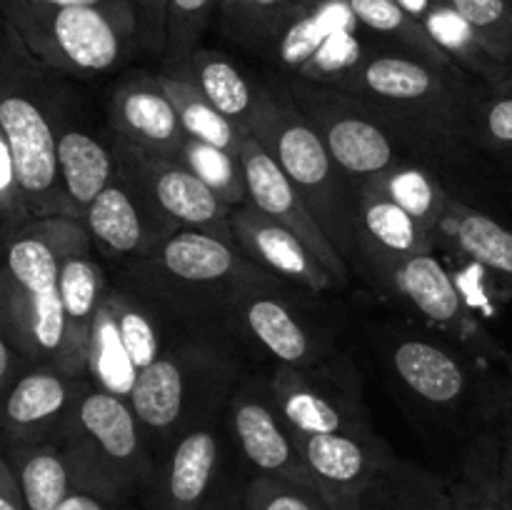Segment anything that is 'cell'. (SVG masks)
<instances>
[{
  "label": "cell",
  "instance_id": "obj_8",
  "mask_svg": "<svg viewBox=\"0 0 512 510\" xmlns=\"http://www.w3.org/2000/svg\"><path fill=\"white\" fill-rule=\"evenodd\" d=\"M0 10L35 58L55 73L93 78L123 63L140 45L133 0L73 8L0 0Z\"/></svg>",
  "mask_w": 512,
  "mask_h": 510
},
{
  "label": "cell",
  "instance_id": "obj_19",
  "mask_svg": "<svg viewBox=\"0 0 512 510\" xmlns=\"http://www.w3.org/2000/svg\"><path fill=\"white\" fill-rule=\"evenodd\" d=\"M108 120L115 140L145 153L178 158L188 140L158 75L138 73L125 78L110 95Z\"/></svg>",
  "mask_w": 512,
  "mask_h": 510
},
{
  "label": "cell",
  "instance_id": "obj_51",
  "mask_svg": "<svg viewBox=\"0 0 512 510\" xmlns=\"http://www.w3.org/2000/svg\"><path fill=\"white\" fill-rule=\"evenodd\" d=\"M28 3L48 5V8H73V5H115L123 0H28Z\"/></svg>",
  "mask_w": 512,
  "mask_h": 510
},
{
  "label": "cell",
  "instance_id": "obj_12",
  "mask_svg": "<svg viewBox=\"0 0 512 510\" xmlns=\"http://www.w3.org/2000/svg\"><path fill=\"white\" fill-rule=\"evenodd\" d=\"M275 403L295 433L328 435L370 430L363 383L348 358L333 355L318 365H278L270 375Z\"/></svg>",
  "mask_w": 512,
  "mask_h": 510
},
{
  "label": "cell",
  "instance_id": "obj_25",
  "mask_svg": "<svg viewBox=\"0 0 512 510\" xmlns=\"http://www.w3.org/2000/svg\"><path fill=\"white\" fill-rule=\"evenodd\" d=\"M435 240L493 273L512 293V230L450 195Z\"/></svg>",
  "mask_w": 512,
  "mask_h": 510
},
{
  "label": "cell",
  "instance_id": "obj_13",
  "mask_svg": "<svg viewBox=\"0 0 512 510\" xmlns=\"http://www.w3.org/2000/svg\"><path fill=\"white\" fill-rule=\"evenodd\" d=\"M113 143L118 153V175L170 230L195 228L235 240V208L223 203L188 165L178 158L130 148L115 138Z\"/></svg>",
  "mask_w": 512,
  "mask_h": 510
},
{
  "label": "cell",
  "instance_id": "obj_37",
  "mask_svg": "<svg viewBox=\"0 0 512 510\" xmlns=\"http://www.w3.org/2000/svg\"><path fill=\"white\" fill-rule=\"evenodd\" d=\"M298 3L300 0H220V25L240 45L265 55Z\"/></svg>",
  "mask_w": 512,
  "mask_h": 510
},
{
  "label": "cell",
  "instance_id": "obj_46",
  "mask_svg": "<svg viewBox=\"0 0 512 510\" xmlns=\"http://www.w3.org/2000/svg\"><path fill=\"white\" fill-rule=\"evenodd\" d=\"M33 368H35L33 360L25 358L13 343L0 338V393L3 395L8 393V390Z\"/></svg>",
  "mask_w": 512,
  "mask_h": 510
},
{
  "label": "cell",
  "instance_id": "obj_5",
  "mask_svg": "<svg viewBox=\"0 0 512 510\" xmlns=\"http://www.w3.org/2000/svg\"><path fill=\"white\" fill-rule=\"evenodd\" d=\"M338 88L358 95L390 130L400 128L413 138L430 140L453 138L465 130L473 100L463 83V70L385 43L370 48Z\"/></svg>",
  "mask_w": 512,
  "mask_h": 510
},
{
  "label": "cell",
  "instance_id": "obj_9",
  "mask_svg": "<svg viewBox=\"0 0 512 510\" xmlns=\"http://www.w3.org/2000/svg\"><path fill=\"white\" fill-rule=\"evenodd\" d=\"M248 480L225 410L193 425L155 458L138 503L145 510H243Z\"/></svg>",
  "mask_w": 512,
  "mask_h": 510
},
{
  "label": "cell",
  "instance_id": "obj_22",
  "mask_svg": "<svg viewBox=\"0 0 512 510\" xmlns=\"http://www.w3.org/2000/svg\"><path fill=\"white\" fill-rule=\"evenodd\" d=\"M83 225L95 248L123 263L143 258L173 233L120 175L93 200Z\"/></svg>",
  "mask_w": 512,
  "mask_h": 510
},
{
  "label": "cell",
  "instance_id": "obj_34",
  "mask_svg": "<svg viewBox=\"0 0 512 510\" xmlns=\"http://www.w3.org/2000/svg\"><path fill=\"white\" fill-rule=\"evenodd\" d=\"M348 3L355 18H358V23L363 25V30L373 33L375 38L383 40L385 45L410 50V53L423 55V58L435 60V63L458 68V65L435 45V40L430 38L425 25L420 23V20H415L408 10L400 8L395 0H348Z\"/></svg>",
  "mask_w": 512,
  "mask_h": 510
},
{
  "label": "cell",
  "instance_id": "obj_1",
  "mask_svg": "<svg viewBox=\"0 0 512 510\" xmlns=\"http://www.w3.org/2000/svg\"><path fill=\"white\" fill-rule=\"evenodd\" d=\"M55 70L3 20L0 43V138L8 143L35 220L70 218L60 183L58 143L65 125L55 95Z\"/></svg>",
  "mask_w": 512,
  "mask_h": 510
},
{
  "label": "cell",
  "instance_id": "obj_50",
  "mask_svg": "<svg viewBox=\"0 0 512 510\" xmlns=\"http://www.w3.org/2000/svg\"><path fill=\"white\" fill-rule=\"evenodd\" d=\"M395 3H398L403 10H408L415 20H420V23H423L425 15H428L430 10L440 3V0H395Z\"/></svg>",
  "mask_w": 512,
  "mask_h": 510
},
{
  "label": "cell",
  "instance_id": "obj_24",
  "mask_svg": "<svg viewBox=\"0 0 512 510\" xmlns=\"http://www.w3.org/2000/svg\"><path fill=\"white\" fill-rule=\"evenodd\" d=\"M395 378L418 400L433 408H453L468 395V370L458 355L428 338H398L390 348Z\"/></svg>",
  "mask_w": 512,
  "mask_h": 510
},
{
  "label": "cell",
  "instance_id": "obj_52",
  "mask_svg": "<svg viewBox=\"0 0 512 510\" xmlns=\"http://www.w3.org/2000/svg\"><path fill=\"white\" fill-rule=\"evenodd\" d=\"M510 375H512V360H510Z\"/></svg>",
  "mask_w": 512,
  "mask_h": 510
},
{
  "label": "cell",
  "instance_id": "obj_43",
  "mask_svg": "<svg viewBox=\"0 0 512 510\" xmlns=\"http://www.w3.org/2000/svg\"><path fill=\"white\" fill-rule=\"evenodd\" d=\"M243 510H330L318 490L273 475H250Z\"/></svg>",
  "mask_w": 512,
  "mask_h": 510
},
{
  "label": "cell",
  "instance_id": "obj_35",
  "mask_svg": "<svg viewBox=\"0 0 512 510\" xmlns=\"http://www.w3.org/2000/svg\"><path fill=\"white\" fill-rule=\"evenodd\" d=\"M360 183H368L370 188L398 203L400 208L408 210L415 220H420L433 233L438 228L440 218H443L445 205H448L450 198V193L440 185V180H435L420 165L410 163H398L385 170V173L375 175L370 180H360Z\"/></svg>",
  "mask_w": 512,
  "mask_h": 510
},
{
  "label": "cell",
  "instance_id": "obj_40",
  "mask_svg": "<svg viewBox=\"0 0 512 510\" xmlns=\"http://www.w3.org/2000/svg\"><path fill=\"white\" fill-rule=\"evenodd\" d=\"M218 8L220 0H168L163 45V58L168 60V68L183 65L200 48V38Z\"/></svg>",
  "mask_w": 512,
  "mask_h": 510
},
{
  "label": "cell",
  "instance_id": "obj_49",
  "mask_svg": "<svg viewBox=\"0 0 512 510\" xmlns=\"http://www.w3.org/2000/svg\"><path fill=\"white\" fill-rule=\"evenodd\" d=\"M503 433V453H500V480H503V493L508 510H512V425L500 430Z\"/></svg>",
  "mask_w": 512,
  "mask_h": 510
},
{
  "label": "cell",
  "instance_id": "obj_39",
  "mask_svg": "<svg viewBox=\"0 0 512 510\" xmlns=\"http://www.w3.org/2000/svg\"><path fill=\"white\" fill-rule=\"evenodd\" d=\"M470 135L488 150H512V75L473 95L468 108Z\"/></svg>",
  "mask_w": 512,
  "mask_h": 510
},
{
  "label": "cell",
  "instance_id": "obj_17",
  "mask_svg": "<svg viewBox=\"0 0 512 510\" xmlns=\"http://www.w3.org/2000/svg\"><path fill=\"white\" fill-rule=\"evenodd\" d=\"M240 160H243L245 180H248V203L255 205L260 213L278 220L288 230H293L340 283H348V260L340 255L333 240L320 228L313 210L308 208V203H305L300 190L293 185V180L285 175V170L275 163L273 155L260 145L255 135H245L243 138Z\"/></svg>",
  "mask_w": 512,
  "mask_h": 510
},
{
  "label": "cell",
  "instance_id": "obj_21",
  "mask_svg": "<svg viewBox=\"0 0 512 510\" xmlns=\"http://www.w3.org/2000/svg\"><path fill=\"white\" fill-rule=\"evenodd\" d=\"M355 238L370 278L410 255L433 253L438 245L433 230L368 183H355Z\"/></svg>",
  "mask_w": 512,
  "mask_h": 510
},
{
  "label": "cell",
  "instance_id": "obj_48",
  "mask_svg": "<svg viewBox=\"0 0 512 510\" xmlns=\"http://www.w3.org/2000/svg\"><path fill=\"white\" fill-rule=\"evenodd\" d=\"M0 510H28L18 478H15L8 460L3 458H0Z\"/></svg>",
  "mask_w": 512,
  "mask_h": 510
},
{
  "label": "cell",
  "instance_id": "obj_23",
  "mask_svg": "<svg viewBox=\"0 0 512 510\" xmlns=\"http://www.w3.org/2000/svg\"><path fill=\"white\" fill-rule=\"evenodd\" d=\"M105 275L98 260L93 258V240L85 230L78 240L68 248L60 270V290H63L65 325V355L60 370L70 375H88L90 358V335H93L95 315H98L100 300H103Z\"/></svg>",
  "mask_w": 512,
  "mask_h": 510
},
{
  "label": "cell",
  "instance_id": "obj_27",
  "mask_svg": "<svg viewBox=\"0 0 512 510\" xmlns=\"http://www.w3.org/2000/svg\"><path fill=\"white\" fill-rule=\"evenodd\" d=\"M168 70L188 78L240 133L250 135L260 105H263L265 90H255L243 70L235 68V63H230L223 53L198 48L183 65Z\"/></svg>",
  "mask_w": 512,
  "mask_h": 510
},
{
  "label": "cell",
  "instance_id": "obj_44",
  "mask_svg": "<svg viewBox=\"0 0 512 510\" xmlns=\"http://www.w3.org/2000/svg\"><path fill=\"white\" fill-rule=\"evenodd\" d=\"M0 218H3V230H0L3 240L35 220L20 185L13 153L3 138H0Z\"/></svg>",
  "mask_w": 512,
  "mask_h": 510
},
{
  "label": "cell",
  "instance_id": "obj_6",
  "mask_svg": "<svg viewBox=\"0 0 512 510\" xmlns=\"http://www.w3.org/2000/svg\"><path fill=\"white\" fill-rule=\"evenodd\" d=\"M250 135L260 140L285 170L315 220L345 260L358 258L355 238V180L335 163L318 130L310 125L293 95L265 90L263 105Z\"/></svg>",
  "mask_w": 512,
  "mask_h": 510
},
{
  "label": "cell",
  "instance_id": "obj_16",
  "mask_svg": "<svg viewBox=\"0 0 512 510\" xmlns=\"http://www.w3.org/2000/svg\"><path fill=\"white\" fill-rule=\"evenodd\" d=\"M88 388L85 375H70L50 363L35 365L3 395L5 445H60Z\"/></svg>",
  "mask_w": 512,
  "mask_h": 510
},
{
  "label": "cell",
  "instance_id": "obj_32",
  "mask_svg": "<svg viewBox=\"0 0 512 510\" xmlns=\"http://www.w3.org/2000/svg\"><path fill=\"white\" fill-rule=\"evenodd\" d=\"M425 30L430 33V38L435 40L440 50L458 65L460 70H468V73L478 75V78L488 80L490 83H500V80L510 78V68L503 65L500 60H495L490 55V50L485 48L483 40L478 38L473 28L468 25V20L448 3V0H440L423 20Z\"/></svg>",
  "mask_w": 512,
  "mask_h": 510
},
{
  "label": "cell",
  "instance_id": "obj_20",
  "mask_svg": "<svg viewBox=\"0 0 512 510\" xmlns=\"http://www.w3.org/2000/svg\"><path fill=\"white\" fill-rule=\"evenodd\" d=\"M233 233L243 253L255 265L290 280L308 293H325L343 285L293 230L260 213L255 205L245 203L235 208Z\"/></svg>",
  "mask_w": 512,
  "mask_h": 510
},
{
  "label": "cell",
  "instance_id": "obj_47",
  "mask_svg": "<svg viewBox=\"0 0 512 510\" xmlns=\"http://www.w3.org/2000/svg\"><path fill=\"white\" fill-rule=\"evenodd\" d=\"M58 510H145L138 500H108L90 493H73Z\"/></svg>",
  "mask_w": 512,
  "mask_h": 510
},
{
  "label": "cell",
  "instance_id": "obj_7",
  "mask_svg": "<svg viewBox=\"0 0 512 510\" xmlns=\"http://www.w3.org/2000/svg\"><path fill=\"white\" fill-rule=\"evenodd\" d=\"M75 493L138 500L155 453L130 400L90 385L70 415L63 440Z\"/></svg>",
  "mask_w": 512,
  "mask_h": 510
},
{
  "label": "cell",
  "instance_id": "obj_3",
  "mask_svg": "<svg viewBox=\"0 0 512 510\" xmlns=\"http://www.w3.org/2000/svg\"><path fill=\"white\" fill-rule=\"evenodd\" d=\"M253 260L238 240L208 230L178 228L148 255L125 263V283L168 310L195 333L225 325L233 290Z\"/></svg>",
  "mask_w": 512,
  "mask_h": 510
},
{
  "label": "cell",
  "instance_id": "obj_45",
  "mask_svg": "<svg viewBox=\"0 0 512 510\" xmlns=\"http://www.w3.org/2000/svg\"><path fill=\"white\" fill-rule=\"evenodd\" d=\"M135 18H138V40L150 53L163 55L165 45V18H168V0H133Z\"/></svg>",
  "mask_w": 512,
  "mask_h": 510
},
{
  "label": "cell",
  "instance_id": "obj_38",
  "mask_svg": "<svg viewBox=\"0 0 512 510\" xmlns=\"http://www.w3.org/2000/svg\"><path fill=\"white\" fill-rule=\"evenodd\" d=\"M180 163L188 165L223 203L230 208L248 203V180H245L243 160L240 155L228 153L223 148L203 143V140L188 138L178 155Z\"/></svg>",
  "mask_w": 512,
  "mask_h": 510
},
{
  "label": "cell",
  "instance_id": "obj_30",
  "mask_svg": "<svg viewBox=\"0 0 512 510\" xmlns=\"http://www.w3.org/2000/svg\"><path fill=\"white\" fill-rule=\"evenodd\" d=\"M3 460L13 468L28 510H58L75 493L63 445H5Z\"/></svg>",
  "mask_w": 512,
  "mask_h": 510
},
{
  "label": "cell",
  "instance_id": "obj_42",
  "mask_svg": "<svg viewBox=\"0 0 512 510\" xmlns=\"http://www.w3.org/2000/svg\"><path fill=\"white\" fill-rule=\"evenodd\" d=\"M495 60L512 68V0H448Z\"/></svg>",
  "mask_w": 512,
  "mask_h": 510
},
{
  "label": "cell",
  "instance_id": "obj_36",
  "mask_svg": "<svg viewBox=\"0 0 512 510\" xmlns=\"http://www.w3.org/2000/svg\"><path fill=\"white\" fill-rule=\"evenodd\" d=\"M88 373L93 375L95 385L108 393L120 395L128 400L135 388L140 370L135 368L133 358L125 350L123 338L118 333L113 315H110L105 300H100L98 315L93 323V335H90V358Z\"/></svg>",
  "mask_w": 512,
  "mask_h": 510
},
{
  "label": "cell",
  "instance_id": "obj_33",
  "mask_svg": "<svg viewBox=\"0 0 512 510\" xmlns=\"http://www.w3.org/2000/svg\"><path fill=\"white\" fill-rule=\"evenodd\" d=\"M158 78L163 83L165 93L173 100L188 138L203 140V143L215 145V148H223L228 153L240 155V145H243L245 133H240L188 78L178 75L175 70H165Z\"/></svg>",
  "mask_w": 512,
  "mask_h": 510
},
{
  "label": "cell",
  "instance_id": "obj_26",
  "mask_svg": "<svg viewBox=\"0 0 512 510\" xmlns=\"http://www.w3.org/2000/svg\"><path fill=\"white\" fill-rule=\"evenodd\" d=\"M60 183L68 213L83 223L93 200L118 178V153L83 128H63L58 143Z\"/></svg>",
  "mask_w": 512,
  "mask_h": 510
},
{
  "label": "cell",
  "instance_id": "obj_28",
  "mask_svg": "<svg viewBox=\"0 0 512 510\" xmlns=\"http://www.w3.org/2000/svg\"><path fill=\"white\" fill-rule=\"evenodd\" d=\"M358 23L348 0H300L280 33L270 43L265 58L278 60L298 73L335 33Z\"/></svg>",
  "mask_w": 512,
  "mask_h": 510
},
{
  "label": "cell",
  "instance_id": "obj_10",
  "mask_svg": "<svg viewBox=\"0 0 512 510\" xmlns=\"http://www.w3.org/2000/svg\"><path fill=\"white\" fill-rule=\"evenodd\" d=\"M288 283L253 263L233 290L225 325L278 365L308 368L330 360L335 355L333 333Z\"/></svg>",
  "mask_w": 512,
  "mask_h": 510
},
{
  "label": "cell",
  "instance_id": "obj_31",
  "mask_svg": "<svg viewBox=\"0 0 512 510\" xmlns=\"http://www.w3.org/2000/svg\"><path fill=\"white\" fill-rule=\"evenodd\" d=\"M503 433H480L465 445L455 475L448 480L455 510H508L500 480Z\"/></svg>",
  "mask_w": 512,
  "mask_h": 510
},
{
  "label": "cell",
  "instance_id": "obj_4",
  "mask_svg": "<svg viewBox=\"0 0 512 510\" xmlns=\"http://www.w3.org/2000/svg\"><path fill=\"white\" fill-rule=\"evenodd\" d=\"M240 383V365L210 333H188L143 368L130 405L143 425L155 458L193 425L228 410Z\"/></svg>",
  "mask_w": 512,
  "mask_h": 510
},
{
  "label": "cell",
  "instance_id": "obj_18",
  "mask_svg": "<svg viewBox=\"0 0 512 510\" xmlns=\"http://www.w3.org/2000/svg\"><path fill=\"white\" fill-rule=\"evenodd\" d=\"M373 278L378 288L408 305L428 323L450 330L465 340L483 335L480 325L470 315L463 288L455 283L438 255H410V258L388 265Z\"/></svg>",
  "mask_w": 512,
  "mask_h": 510
},
{
  "label": "cell",
  "instance_id": "obj_29",
  "mask_svg": "<svg viewBox=\"0 0 512 510\" xmlns=\"http://www.w3.org/2000/svg\"><path fill=\"white\" fill-rule=\"evenodd\" d=\"M360 510H455L448 480L395 455L370 483Z\"/></svg>",
  "mask_w": 512,
  "mask_h": 510
},
{
  "label": "cell",
  "instance_id": "obj_14",
  "mask_svg": "<svg viewBox=\"0 0 512 510\" xmlns=\"http://www.w3.org/2000/svg\"><path fill=\"white\" fill-rule=\"evenodd\" d=\"M228 425L250 475H273L315 490L295 430L275 403L270 378H248L235 385L228 400Z\"/></svg>",
  "mask_w": 512,
  "mask_h": 510
},
{
  "label": "cell",
  "instance_id": "obj_15",
  "mask_svg": "<svg viewBox=\"0 0 512 510\" xmlns=\"http://www.w3.org/2000/svg\"><path fill=\"white\" fill-rule=\"evenodd\" d=\"M295 438L310 480L330 510H360L375 475L395 458L373 428L328 435L295 433Z\"/></svg>",
  "mask_w": 512,
  "mask_h": 510
},
{
  "label": "cell",
  "instance_id": "obj_2",
  "mask_svg": "<svg viewBox=\"0 0 512 510\" xmlns=\"http://www.w3.org/2000/svg\"><path fill=\"white\" fill-rule=\"evenodd\" d=\"M85 233L73 218L33 220L5 238L0 278V338L35 365H63L65 325L60 270L70 245Z\"/></svg>",
  "mask_w": 512,
  "mask_h": 510
},
{
  "label": "cell",
  "instance_id": "obj_41",
  "mask_svg": "<svg viewBox=\"0 0 512 510\" xmlns=\"http://www.w3.org/2000/svg\"><path fill=\"white\" fill-rule=\"evenodd\" d=\"M363 25L355 23L350 28H343L335 33L293 78L310 80V83H323V85H340L348 75L355 73L360 63L368 55V45L360 38Z\"/></svg>",
  "mask_w": 512,
  "mask_h": 510
},
{
  "label": "cell",
  "instance_id": "obj_11",
  "mask_svg": "<svg viewBox=\"0 0 512 510\" xmlns=\"http://www.w3.org/2000/svg\"><path fill=\"white\" fill-rule=\"evenodd\" d=\"M288 90L350 180H370L403 163L393 130L355 93L300 78L290 80Z\"/></svg>",
  "mask_w": 512,
  "mask_h": 510
}]
</instances>
